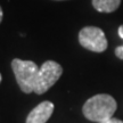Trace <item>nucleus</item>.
Wrapping results in <instances>:
<instances>
[{
	"label": "nucleus",
	"instance_id": "1a4fd4ad",
	"mask_svg": "<svg viewBox=\"0 0 123 123\" xmlns=\"http://www.w3.org/2000/svg\"><path fill=\"white\" fill-rule=\"evenodd\" d=\"M2 17H4V13H2V8L0 7V23L2 21Z\"/></svg>",
	"mask_w": 123,
	"mask_h": 123
},
{
	"label": "nucleus",
	"instance_id": "20e7f679",
	"mask_svg": "<svg viewBox=\"0 0 123 123\" xmlns=\"http://www.w3.org/2000/svg\"><path fill=\"white\" fill-rule=\"evenodd\" d=\"M79 42L83 48L93 53H103L108 46L104 31L97 26L83 27L79 32Z\"/></svg>",
	"mask_w": 123,
	"mask_h": 123
},
{
	"label": "nucleus",
	"instance_id": "7ed1b4c3",
	"mask_svg": "<svg viewBox=\"0 0 123 123\" xmlns=\"http://www.w3.org/2000/svg\"><path fill=\"white\" fill-rule=\"evenodd\" d=\"M63 74V67L54 61L44 62L39 67V72L37 75L34 86V92L37 95H42L47 92L54 84L58 81Z\"/></svg>",
	"mask_w": 123,
	"mask_h": 123
},
{
	"label": "nucleus",
	"instance_id": "39448f33",
	"mask_svg": "<svg viewBox=\"0 0 123 123\" xmlns=\"http://www.w3.org/2000/svg\"><path fill=\"white\" fill-rule=\"evenodd\" d=\"M54 112V104L51 101H42L31 111L26 117V123H46L50 119Z\"/></svg>",
	"mask_w": 123,
	"mask_h": 123
},
{
	"label": "nucleus",
	"instance_id": "423d86ee",
	"mask_svg": "<svg viewBox=\"0 0 123 123\" xmlns=\"http://www.w3.org/2000/svg\"><path fill=\"white\" fill-rule=\"evenodd\" d=\"M122 0H92V6L99 13H113L120 7Z\"/></svg>",
	"mask_w": 123,
	"mask_h": 123
},
{
	"label": "nucleus",
	"instance_id": "0eeeda50",
	"mask_svg": "<svg viewBox=\"0 0 123 123\" xmlns=\"http://www.w3.org/2000/svg\"><path fill=\"white\" fill-rule=\"evenodd\" d=\"M117 33H119L120 38H122L123 39V24L119 27ZM115 56L123 61V46H120V47H116V48H115Z\"/></svg>",
	"mask_w": 123,
	"mask_h": 123
},
{
	"label": "nucleus",
	"instance_id": "f03ea898",
	"mask_svg": "<svg viewBox=\"0 0 123 123\" xmlns=\"http://www.w3.org/2000/svg\"><path fill=\"white\" fill-rule=\"evenodd\" d=\"M12 68L21 90L25 93L34 91L35 80L39 72V67L34 62L14 58L12 62Z\"/></svg>",
	"mask_w": 123,
	"mask_h": 123
},
{
	"label": "nucleus",
	"instance_id": "f257e3e1",
	"mask_svg": "<svg viewBox=\"0 0 123 123\" xmlns=\"http://www.w3.org/2000/svg\"><path fill=\"white\" fill-rule=\"evenodd\" d=\"M116 108L117 104L111 95L99 93L90 97L84 103L82 113L88 120L99 123L113 117Z\"/></svg>",
	"mask_w": 123,
	"mask_h": 123
},
{
	"label": "nucleus",
	"instance_id": "6e6552de",
	"mask_svg": "<svg viewBox=\"0 0 123 123\" xmlns=\"http://www.w3.org/2000/svg\"><path fill=\"white\" fill-rule=\"evenodd\" d=\"M99 123H123V121L119 119H115V117H111L108 120H105V121H103V122H99Z\"/></svg>",
	"mask_w": 123,
	"mask_h": 123
},
{
	"label": "nucleus",
	"instance_id": "9b49d317",
	"mask_svg": "<svg viewBox=\"0 0 123 123\" xmlns=\"http://www.w3.org/2000/svg\"><path fill=\"white\" fill-rule=\"evenodd\" d=\"M56 1H62V0H56Z\"/></svg>",
	"mask_w": 123,
	"mask_h": 123
},
{
	"label": "nucleus",
	"instance_id": "9d476101",
	"mask_svg": "<svg viewBox=\"0 0 123 123\" xmlns=\"http://www.w3.org/2000/svg\"><path fill=\"white\" fill-rule=\"evenodd\" d=\"M1 80H2V76H1V74H0V83H1Z\"/></svg>",
	"mask_w": 123,
	"mask_h": 123
}]
</instances>
